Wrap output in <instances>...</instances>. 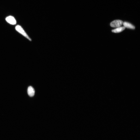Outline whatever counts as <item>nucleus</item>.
<instances>
[{
	"mask_svg": "<svg viewBox=\"0 0 140 140\" xmlns=\"http://www.w3.org/2000/svg\"><path fill=\"white\" fill-rule=\"evenodd\" d=\"M123 22L120 20H116L111 22L110 25L112 27L116 28L120 27L123 24Z\"/></svg>",
	"mask_w": 140,
	"mask_h": 140,
	"instance_id": "2",
	"label": "nucleus"
},
{
	"mask_svg": "<svg viewBox=\"0 0 140 140\" xmlns=\"http://www.w3.org/2000/svg\"><path fill=\"white\" fill-rule=\"evenodd\" d=\"M28 93L29 96L32 97L34 96L35 93V90L32 87L29 86L28 89Z\"/></svg>",
	"mask_w": 140,
	"mask_h": 140,
	"instance_id": "4",
	"label": "nucleus"
},
{
	"mask_svg": "<svg viewBox=\"0 0 140 140\" xmlns=\"http://www.w3.org/2000/svg\"><path fill=\"white\" fill-rule=\"evenodd\" d=\"M16 30L20 34L24 36L30 41H31V39L29 37L25 32L23 29L20 25H16Z\"/></svg>",
	"mask_w": 140,
	"mask_h": 140,
	"instance_id": "1",
	"label": "nucleus"
},
{
	"mask_svg": "<svg viewBox=\"0 0 140 140\" xmlns=\"http://www.w3.org/2000/svg\"><path fill=\"white\" fill-rule=\"evenodd\" d=\"M7 22L12 25H15L16 23V21L15 18L12 16L7 17L6 19Z\"/></svg>",
	"mask_w": 140,
	"mask_h": 140,
	"instance_id": "3",
	"label": "nucleus"
},
{
	"mask_svg": "<svg viewBox=\"0 0 140 140\" xmlns=\"http://www.w3.org/2000/svg\"><path fill=\"white\" fill-rule=\"evenodd\" d=\"M123 24L125 27L133 29H135V27L134 25L128 22H124Z\"/></svg>",
	"mask_w": 140,
	"mask_h": 140,
	"instance_id": "5",
	"label": "nucleus"
},
{
	"mask_svg": "<svg viewBox=\"0 0 140 140\" xmlns=\"http://www.w3.org/2000/svg\"><path fill=\"white\" fill-rule=\"evenodd\" d=\"M125 28V27H119L112 30V31L114 33H119L123 31L124 30Z\"/></svg>",
	"mask_w": 140,
	"mask_h": 140,
	"instance_id": "6",
	"label": "nucleus"
}]
</instances>
